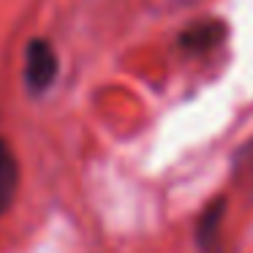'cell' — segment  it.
<instances>
[{
  "mask_svg": "<svg viewBox=\"0 0 253 253\" xmlns=\"http://www.w3.org/2000/svg\"><path fill=\"white\" fill-rule=\"evenodd\" d=\"M60 63H57V52L46 39H33L25 46V84L30 93L41 95L55 84Z\"/></svg>",
  "mask_w": 253,
  "mask_h": 253,
  "instance_id": "1",
  "label": "cell"
},
{
  "mask_svg": "<svg viewBox=\"0 0 253 253\" xmlns=\"http://www.w3.org/2000/svg\"><path fill=\"white\" fill-rule=\"evenodd\" d=\"M226 215V199L218 196L215 202L207 204L196 223V242L204 253H218V237H220V223Z\"/></svg>",
  "mask_w": 253,
  "mask_h": 253,
  "instance_id": "2",
  "label": "cell"
},
{
  "mask_svg": "<svg viewBox=\"0 0 253 253\" xmlns=\"http://www.w3.org/2000/svg\"><path fill=\"white\" fill-rule=\"evenodd\" d=\"M17 185H19V166L14 158L11 147L0 139V215H6L14 204L17 196Z\"/></svg>",
  "mask_w": 253,
  "mask_h": 253,
  "instance_id": "3",
  "label": "cell"
},
{
  "mask_svg": "<svg viewBox=\"0 0 253 253\" xmlns=\"http://www.w3.org/2000/svg\"><path fill=\"white\" fill-rule=\"evenodd\" d=\"M223 36H226V28L220 22H199L180 36V46L188 52H207L212 46H218Z\"/></svg>",
  "mask_w": 253,
  "mask_h": 253,
  "instance_id": "4",
  "label": "cell"
}]
</instances>
